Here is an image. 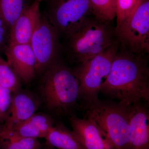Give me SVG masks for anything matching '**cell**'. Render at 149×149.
Wrapping results in <instances>:
<instances>
[{
  "label": "cell",
  "instance_id": "obj_11",
  "mask_svg": "<svg viewBox=\"0 0 149 149\" xmlns=\"http://www.w3.org/2000/svg\"><path fill=\"white\" fill-rule=\"evenodd\" d=\"M40 0L26 6L11 27L8 45L29 44L41 18Z\"/></svg>",
  "mask_w": 149,
  "mask_h": 149
},
{
  "label": "cell",
  "instance_id": "obj_12",
  "mask_svg": "<svg viewBox=\"0 0 149 149\" xmlns=\"http://www.w3.org/2000/svg\"><path fill=\"white\" fill-rule=\"evenodd\" d=\"M40 104L37 97L22 89L13 93L9 111L1 128L10 130L15 125L27 120L36 113Z\"/></svg>",
  "mask_w": 149,
  "mask_h": 149
},
{
  "label": "cell",
  "instance_id": "obj_2",
  "mask_svg": "<svg viewBox=\"0 0 149 149\" xmlns=\"http://www.w3.org/2000/svg\"><path fill=\"white\" fill-rule=\"evenodd\" d=\"M41 91L47 107L59 114H68L78 106L80 84L74 70L61 60L44 72Z\"/></svg>",
  "mask_w": 149,
  "mask_h": 149
},
{
  "label": "cell",
  "instance_id": "obj_9",
  "mask_svg": "<svg viewBox=\"0 0 149 149\" xmlns=\"http://www.w3.org/2000/svg\"><path fill=\"white\" fill-rule=\"evenodd\" d=\"M69 121L72 131L86 149H114L106 133L93 119L72 116Z\"/></svg>",
  "mask_w": 149,
  "mask_h": 149
},
{
  "label": "cell",
  "instance_id": "obj_8",
  "mask_svg": "<svg viewBox=\"0 0 149 149\" xmlns=\"http://www.w3.org/2000/svg\"><path fill=\"white\" fill-rule=\"evenodd\" d=\"M29 44L36 58V74L44 73L61 60L59 35L46 15H41Z\"/></svg>",
  "mask_w": 149,
  "mask_h": 149
},
{
  "label": "cell",
  "instance_id": "obj_19",
  "mask_svg": "<svg viewBox=\"0 0 149 149\" xmlns=\"http://www.w3.org/2000/svg\"><path fill=\"white\" fill-rule=\"evenodd\" d=\"M93 16L108 21L116 17V0H89Z\"/></svg>",
  "mask_w": 149,
  "mask_h": 149
},
{
  "label": "cell",
  "instance_id": "obj_21",
  "mask_svg": "<svg viewBox=\"0 0 149 149\" xmlns=\"http://www.w3.org/2000/svg\"><path fill=\"white\" fill-rule=\"evenodd\" d=\"M13 93L0 86V123H4L10 108Z\"/></svg>",
  "mask_w": 149,
  "mask_h": 149
},
{
  "label": "cell",
  "instance_id": "obj_22",
  "mask_svg": "<svg viewBox=\"0 0 149 149\" xmlns=\"http://www.w3.org/2000/svg\"><path fill=\"white\" fill-rule=\"evenodd\" d=\"M10 27L0 15V52H5L10 40Z\"/></svg>",
  "mask_w": 149,
  "mask_h": 149
},
{
  "label": "cell",
  "instance_id": "obj_20",
  "mask_svg": "<svg viewBox=\"0 0 149 149\" xmlns=\"http://www.w3.org/2000/svg\"><path fill=\"white\" fill-rule=\"evenodd\" d=\"M143 0H116V26L130 17L141 5Z\"/></svg>",
  "mask_w": 149,
  "mask_h": 149
},
{
  "label": "cell",
  "instance_id": "obj_24",
  "mask_svg": "<svg viewBox=\"0 0 149 149\" xmlns=\"http://www.w3.org/2000/svg\"><path fill=\"white\" fill-rule=\"evenodd\" d=\"M41 1H49V0H40Z\"/></svg>",
  "mask_w": 149,
  "mask_h": 149
},
{
  "label": "cell",
  "instance_id": "obj_4",
  "mask_svg": "<svg viewBox=\"0 0 149 149\" xmlns=\"http://www.w3.org/2000/svg\"><path fill=\"white\" fill-rule=\"evenodd\" d=\"M83 107L85 117L93 119L106 133L114 149H130L131 105L113 100L98 99Z\"/></svg>",
  "mask_w": 149,
  "mask_h": 149
},
{
  "label": "cell",
  "instance_id": "obj_5",
  "mask_svg": "<svg viewBox=\"0 0 149 149\" xmlns=\"http://www.w3.org/2000/svg\"><path fill=\"white\" fill-rule=\"evenodd\" d=\"M120 46L117 40L101 53L78 64L73 70L80 84V100L84 104L99 99L100 88L109 75Z\"/></svg>",
  "mask_w": 149,
  "mask_h": 149
},
{
  "label": "cell",
  "instance_id": "obj_7",
  "mask_svg": "<svg viewBox=\"0 0 149 149\" xmlns=\"http://www.w3.org/2000/svg\"><path fill=\"white\" fill-rule=\"evenodd\" d=\"M48 18L59 37L67 40L93 15L89 0H49Z\"/></svg>",
  "mask_w": 149,
  "mask_h": 149
},
{
  "label": "cell",
  "instance_id": "obj_6",
  "mask_svg": "<svg viewBox=\"0 0 149 149\" xmlns=\"http://www.w3.org/2000/svg\"><path fill=\"white\" fill-rule=\"evenodd\" d=\"M120 47L136 54L148 57L149 0H143L134 13L115 26Z\"/></svg>",
  "mask_w": 149,
  "mask_h": 149
},
{
  "label": "cell",
  "instance_id": "obj_14",
  "mask_svg": "<svg viewBox=\"0 0 149 149\" xmlns=\"http://www.w3.org/2000/svg\"><path fill=\"white\" fill-rule=\"evenodd\" d=\"M54 124L53 120L49 116L35 113L9 130L17 136L24 138L45 139Z\"/></svg>",
  "mask_w": 149,
  "mask_h": 149
},
{
  "label": "cell",
  "instance_id": "obj_16",
  "mask_svg": "<svg viewBox=\"0 0 149 149\" xmlns=\"http://www.w3.org/2000/svg\"><path fill=\"white\" fill-rule=\"evenodd\" d=\"M0 149H43V146L38 139L21 137L1 128Z\"/></svg>",
  "mask_w": 149,
  "mask_h": 149
},
{
  "label": "cell",
  "instance_id": "obj_3",
  "mask_svg": "<svg viewBox=\"0 0 149 149\" xmlns=\"http://www.w3.org/2000/svg\"><path fill=\"white\" fill-rule=\"evenodd\" d=\"M113 21L93 15L88 17L66 40L69 61L80 64L101 53L118 40Z\"/></svg>",
  "mask_w": 149,
  "mask_h": 149
},
{
  "label": "cell",
  "instance_id": "obj_18",
  "mask_svg": "<svg viewBox=\"0 0 149 149\" xmlns=\"http://www.w3.org/2000/svg\"><path fill=\"white\" fill-rule=\"evenodd\" d=\"M0 86L13 93L22 90L20 80L7 61L0 56Z\"/></svg>",
  "mask_w": 149,
  "mask_h": 149
},
{
  "label": "cell",
  "instance_id": "obj_1",
  "mask_svg": "<svg viewBox=\"0 0 149 149\" xmlns=\"http://www.w3.org/2000/svg\"><path fill=\"white\" fill-rule=\"evenodd\" d=\"M100 93L129 105L148 103V57L133 54L120 46Z\"/></svg>",
  "mask_w": 149,
  "mask_h": 149
},
{
  "label": "cell",
  "instance_id": "obj_15",
  "mask_svg": "<svg viewBox=\"0 0 149 149\" xmlns=\"http://www.w3.org/2000/svg\"><path fill=\"white\" fill-rule=\"evenodd\" d=\"M45 139L47 144L58 149H87L72 130L61 124L54 125Z\"/></svg>",
  "mask_w": 149,
  "mask_h": 149
},
{
  "label": "cell",
  "instance_id": "obj_13",
  "mask_svg": "<svg viewBox=\"0 0 149 149\" xmlns=\"http://www.w3.org/2000/svg\"><path fill=\"white\" fill-rule=\"evenodd\" d=\"M149 113L142 102L131 105L129 120L130 149H149Z\"/></svg>",
  "mask_w": 149,
  "mask_h": 149
},
{
  "label": "cell",
  "instance_id": "obj_23",
  "mask_svg": "<svg viewBox=\"0 0 149 149\" xmlns=\"http://www.w3.org/2000/svg\"><path fill=\"white\" fill-rule=\"evenodd\" d=\"M43 149H54V148L47 143L45 146V147H43Z\"/></svg>",
  "mask_w": 149,
  "mask_h": 149
},
{
  "label": "cell",
  "instance_id": "obj_17",
  "mask_svg": "<svg viewBox=\"0 0 149 149\" xmlns=\"http://www.w3.org/2000/svg\"><path fill=\"white\" fill-rule=\"evenodd\" d=\"M27 0H0V15L11 28L27 6Z\"/></svg>",
  "mask_w": 149,
  "mask_h": 149
},
{
  "label": "cell",
  "instance_id": "obj_10",
  "mask_svg": "<svg viewBox=\"0 0 149 149\" xmlns=\"http://www.w3.org/2000/svg\"><path fill=\"white\" fill-rule=\"evenodd\" d=\"M4 52L7 61L20 80L31 82L36 74V60L30 44L8 45Z\"/></svg>",
  "mask_w": 149,
  "mask_h": 149
}]
</instances>
